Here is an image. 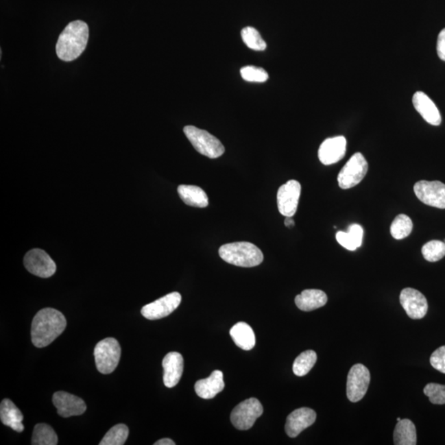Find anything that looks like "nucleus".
I'll use <instances>...</instances> for the list:
<instances>
[{
    "label": "nucleus",
    "mask_w": 445,
    "mask_h": 445,
    "mask_svg": "<svg viewBox=\"0 0 445 445\" xmlns=\"http://www.w3.org/2000/svg\"><path fill=\"white\" fill-rule=\"evenodd\" d=\"M67 321L58 310L47 308L36 314L32 324V341L43 348L56 340L67 328Z\"/></svg>",
    "instance_id": "f257e3e1"
},
{
    "label": "nucleus",
    "mask_w": 445,
    "mask_h": 445,
    "mask_svg": "<svg viewBox=\"0 0 445 445\" xmlns=\"http://www.w3.org/2000/svg\"><path fill=\"white\" fill-rule=\"evenodd\" d=\"M88 27L83 21L69 23L61 32L56 44V54L60 60L73 61L79 58L87 47Z\"/></svg>",
    "instance_id": "f03ea898"
},
{
    "label": "nucleus",
    "mask_w": 445,
    "mask_h": 445,
    "mask_svg": "<svg viewBox=\"0 0 445 445\" xmlns=\"http://www.w3.org/2000/svg\"><path fill=\"white\" fill-rule=\"evenodd\" d=\"M220 257L228 264L241 267H253L263 263V253L256 245L237 242L223 245L219 250Z\"/></svg>",
    "instance_id": "7ed1b4c3"
},
{
    "label": "nucleus",
    "mask_w": 445,
    "mask_h": 445,
    "mask_svg": "<svg viewBox=\"0 0 445 445\" xmlns=\"http://www.w3.org/2000/svg\"><path fill=\"white\" fill-rule=\"evenodd\" d=\"M183 132L195 150L208 158H217L222 156L226 151L222 143L206 130L187 125L183 129Z\"/></svg>",
    "instance_id": "20e7f679"
},
{
    "label": "nucleus",
    "mask_w": 445,
    "mask_h": 445,
    "mask_svg": "<svg viewBox=\"0 0 445 445\" xmlns=\"http://www.w3.org/2000/svg\"><path fill=\"white\" fill-rule=\"evenodd\" d=\"M121 349L117 339L108 337L97 343L95 349V364L101 374H109L119 364Z\"/></svg>",
    "instance_id": "39448f33"
},
{
    "label": "nucleus",
    "mask_w": 445,
    "mask_h": 445,
    "mask_svg": "<svg viewBox=\"0 0 445 445\" xmlns=\"http://www.w3.org/2000/svg\"><path fill=\"white\" fill-rule=\"evenodd\" d=\"M369 165L364 155L357 153L352 155L338 174L337 181L341 189H350L357 186L365 178Z\"/></svg>",
    "instance_id": "423d86ee"
},
{
    "label": "nucleus",
    "mask_w": 445,
    "mask_h": 445,
    "mask_svg": "<svg viewBox=\"0 0 445 445\" xmlns=\"http://www.w3.org/2000/svg\"><path fill=\"white\" fill-rule=\"evenodd\" d=\"M263 413V407L258 399L252 398L240 402L232 410L230 420L239 431H248Z\"/></svg>",
    "instance_id": "0eeeda50"
},
{
    "label": "nucleus",
    "mask_w": 445,
    "mask_h": 445,
    "mask_svg": "<svg viewBox=\"0 0 445 445\" xmlns=\"http://www.w3.org/2000/svg\"><path fill=\"white\" fill-rule=\"evenodd\" d=\"M370 373L362 364L352 366L347 376L346 395L351 402H358L364 398L369 389Z\"/></svg>",
    "instance_id": "6e6552de"
},
{
    "label": "nucleus",
    "mask_w": 445,
    "mask_h": 445,
    "mask_svg": "<svg viewBox=\"0 0 445 445\" xmlns=\"http://www.w3.org/2000/svg\"><path fill=\"white\" fill-rule=\"evenodd\" d=\"M414 193L424 205L445 209V184L439 181H419L414 186Z\"/></svg>",
    "instance_id": "1a4fd4ad"
},
{
    "label": "nucleus",
    "mask_w": 445,
    "mask_h": 445,
    "mask_svg": "<svg viewBox=\"0 0 445 445\" xmlns=\"http://www.w3.org/2000/svg\"><path fill=\"white\" fill-rule=\"evenodd\" d=\"M24 265L32 275L49 278L55 274L56 265L51 257L42 249H32L24 257Z\"/></svg>",
    "instance_id": "9d476101"
},
{
    "label": "nucleus",
    "mask_w": 445,
    "mask_h": 445,
    "mask_svg": "<svg viewBox=\"0 0 445 445\" xmlns=\"http://www.w3.org/2000/svg\"><path fill=\"white\" fill-rule=\"evenodd\" d=\"M182 302V296L178 292H173L144 306L141 314L147 320H158L167 317L178 308Z\"/></svg>",
    "instance_id": "9b49d317"
},
{
    "label": "nucleus",
    "mask_w": 445,
    "mask_h": 445,
    "mask_svg": "<svg viewBox=\"0 0 445 445\" xmlns=\"http://www.w3.org/2000/svg\"><path fill=\"white\" fill-rule=\"evenodd\" d=\"M301 194L300 183L291 180L281 186L277 193V206L280 213L285 217L296 215Z\"/></svg>",
    "instance_id": "f8f14e48"
},
{
    "label": "nucleus",
    "mask_w": 445,
    "mask_h": 445,
    "mask_svg": "<svg viewBox=\"0 0 445 445\" xmlns=\"http://www.w3.org/2000/svg\"><path fill=\"white\" fill-rule=\"evenodd\" d=\"M400 303L408 317L412 320H422L426 315L429 307L426 298L418 289L412 288L402 289L400 295Z\"/></svg>",
    "instance_id": "ddd939ff"
},
{
    "label": "nucleus",
    "mask_w": 445,
    "mask_h": 445,
    "mask_svg": "<svg viewBox=\"0 0 445 445\" xmlns=\"http://www.w3.org/2000/svg\"><path fill=\"white\" fill-rule=\"evenodd\" d=\"M52 402L58 414L64 418L83 415L87 410L83 399L67 392H56L53 395Z\"/></svg>",
    "instance_id": "4468645a"
},
{
    "label": "nucleus",
    "mask_w": 445,
    "mask_h": 445,
    "mask_svg": "<svg viewBox=\"0 0 445 445\" xmlns=\"http://www.w3.org/2000/svg\"><path fill=\"white\" fill-rule=\"evenodd\" d=\"M316 419V412L311 408H299L287 416L285 432L291 438H296L305 429L311 426Z\"/></svg>",
    "instance_id": "2eb2a0df"
},
{
    "label": "nucleus",
    "mask_w": 445,
    "mask_h": 445,
    "mask_svg": "<svg viewBox=\"0 0 445 445\" xmlns=\"http://www.w3.org/2000/svg\"><path fill=\"white\" fill-rule=\"evenodd\" d=\"M346 140L344 136L326 139L318 149V158L324 165H332L341 161L346 152Z\"/></svg>",
    "instance_id": "dca6fc26"
},
{
    "label": "nucleus",
    "mask_w": 445,
    "mask_h": 445,
    "mask_svg": "<svg viewBox=\"0 0 445 445\" xmlns=\"http://www.w3.org/2000/svg\"><path fill=\"white\" fill-rule=\"evenodd\" d=\"M162 365L165 370L163 383L167 387L171 389L178 385L182 376L183 367H184L182 355L178 352L167 354Z\"/></svg>",
    "instance_id": "f3484780"
},
{
    "label": "nucleus",
    "mask_w": 445,
    "mask_h": 445,
    "mask_svg": "<svg viewBox=\"0 0 445 445\" xmlns=\"http://www.w3.org/2000/svg\"><path fill=\"white\" fill-rule=\"evenodd\" d=\"M414 108L423 119L432 125H440L442 121L439 109L426 93L416 92L412 97Z\"/></svg>",
    "instance_id": "a211bd4d"
},
{
    "label": "nucleus",
    "mask_w": 445,
    "mask_h": 445,
    "mask_svg": "<svg viewBox=\"0 0 445 445\" xmlns=\"http://www.w3.org/2000/svg\"><path fill=\"white\" fill-rule=\"evenodd\" d=\"M224 374L222 371L215 370L209 378L201 379L195 383V391L200 398L212 399L224 389Z\"/></svg>",
    "instance_id": "6ab92c4d"
},
{
    "label": "nucleus",
    "mask_w": 445,
    "mask_h": 445,
    "mask_svg": "<svg viewBox=\"0 0 445 445\" xmlns=\"http://www.w3.org/2000/svg\"><path fill=\"white\" fill-rule=\"evenodd\" d=\"M0 419L3 424L12 430L19 433L24 431L23 415L10 399H3L0 405Z\"/></svg>",
    "instance_id": "aec40b11"
},
{
    "label": "nucleus",
    "mask_w": 445,
    "mask_h": 445,
    "mask_svg": "<svg viewBox=\"0 0 445 445\" xmlns=\"http://www.w3.org/2000/svg\"><path fill=\"white\" fill-rule=\"evenodd\" d=\"M328 296L320 289H305L296 297V304L302 311L310 312L326 305Z\"/></svg>",
    "instance_id": "412c9836"
},
{
    "label": "nucleus",
    "mask_w": 445,
    "mask_h": 445,
    "mask_svg": "<svg viewBox=\"0 0 445 445\" xmlns=\"http://www.w3.org/2000/svg\"><path fill=\"white\" fill-rule=\"evenodd\" d=\"M178 193L179 197L187 206L206 208L209 205V199L206 191L197 186H179Z\"/></svg>",
    "instance_id": "4be33fe9"
},
{
    "label": "nucleus",
    "mask_w": 445,
    "mask_h": 445,
    "mask_svg": "<svg viewBox=\"0 0 445 445\" xmlns=\"http://www.w3.org/2000/svg\"><path fill=\"white\" fill-rule=\"evenodd\" d=\"M230 333L232 341L242 350H250L256 345L255 333L246 322H238L232 326Z\"/></svg>",
    "instance_id": "5701e85b"
},
{
    "label": "nucleus",
    "mask_w": 445,
    "mask_h": 445,
    "mask_svg": "<svg viewBox=\"0 0 445 445\" xmlns=\"http://www.w3.org/2000/svg\"><path fill=\"white\" fill-rule=\"evenodd\" d=\"M416 430L413 422L408 419L400 420L395 427L394 441L396 445H416Z\"/></svg>",
    "instance_id": "b1692460"
},
{
    "label": "nucleus",
    "mask_w": 445,
    "mask_h": 445,
    "mask_svg": "<svg viewBox=\"0 0 445 445\" xmlns=\"http://www.w3.org/2000/svg\"><path fill=\"white\" fill-rule=\"evenodd\" d=\"M58 444V436L51 426L40 423L34 427L32 433V445H56Z\"/></svg>",
    "instance_id": "393cba45"
},
{
    "label": "nucleus",
    "mask_w": 445,
    "mask_h": 445,
    "mask_svg": "<svg viewBox=\"0 0 445 445\" xmlns=\"http://www.w3.org/2000/svg\"><path fill=\"white\" fill-rule=\"evenodd\" d=\"M317 357L315 351L308 350L301 353L293 364V372L296 376L303 377L310 372L316 364Z\"/></svg>",
    "instance_id": "a878e982"
},
{
    "label": "nucleus",
    "mask_w": 445,
    "mask_h": 445,
    "mask_svg": "<svg viewBox=\"0 0 445 445\" xmlns=\"http://www.w3.org/2000/svg\"><path fill=\"white\" fill-rule=\"evenodd\" d=\"M413 228L410 217L406 215H398L391 224L390 232L393 238L397 240L406 239L411 234Z\"/></svg>",
    "instance_id": "bb28decb"
},
{
    "label": "nucleus",
    "mask_w": 445,
    "mask_h": 445,
    "mask_svg": "<svg viewBox=\"0 0 445 445\" xmlns=\"http://www.w3.org/2000/svg\"><path fill=\"white\" fill-rule=\"evenodd\" d=\"M129 436V428L124 424H118L110 429L100 445H123Z\"/></svg>",
    "instance_id": "cd10ccee"
},
{
    "label": "nucleus",
    "mask_w": 445,
    "mask_h": 445,
    "mask_svg": "<svg viewBox=\"0 0 445 445\" xmlns=\"http://www.w3.org/2000/svg\"><path fill=\"white\" fill-rule=\"evenodd\" d=\"M422 252L424 259L436 263L445 256V243L439 240L430 241L424 245Z\"/></svg>",
    "instance_id": "c85d7f7f"
},
{
    "label": "nucleus",
    "mask_w": 445,
    "mask_h": 445,
    "mask_svg": "<svg viewBox=\"0 0 445 445\" xmlns=\"http://www.w3.org/2000/svg\"><path fill=\"white\" fill-rule=\"evenodd\" d=\"M241 35L245 45L252 50L264 51L267 48V43L255 28L245 27L241 32Z\"/></svg>",
    "instance_id": "c756f323"
},
{
    "label": "nucleus",
    "mask_w": 445,
    "mask_h": 445,
    "mask_svg": "<svg viewBox=\"0 0 445 445\" xmlns=\"http://www.w3.org/2000/svg\"><path fill=\"white\" fill-rule=\"evenodd\" d=\"M240 73L245 81L253 82V83H264L269 79L268 73L264 69L252 67V65L241 69Z\"/></svg>",
    "instance_id": "7c9ffc66"
},
{
    "label": "nucleus",
    "mask_w": 445,
    "mask_h": 445,
    "mask_svg": "<svg viewBox=\"0 0 445 445\" xmlns=\"http://www.w3.org/2000/svg\"><path fill=\"white\" fill-rule=\"evenodd\" d=\"M424 394L430 399V402L435 405L445 404V385L435 383H428L424 387Z\"/></svg>",
    "instance_id": "2f4dec72"
},
{
    "label": "nucleus",
    "mask_w": 445,
    "mask_h": 445,
    "mask_svg": "<svg viewBox=\"0 0 445 445\" xmlns=\"http://www.w3.org/2000/svg\"><path fill=\"white\" fill-rule=\"evenodd\" d=\"M430 362L433 368L445 374V346H440L433 352Z\"/></svg>",
    "instance_id": "473e14b6"
},
{
    "label": "nucleus",
    "mask_w": 445,
    "mask_h": 445,
    "mask_svg": "<svg viewBox=\"0 0 445 445\" xmlns=\"http://www.w3.org/2000/svg\"><path fill=\"white\" fill-rule=\"evenodd\" d=\"M336 239L339 244L341 245L347 250L355 251L358 248L348 232L339 231L336 234Z\"/></svg>",
    "instance_id": "72a5a7b5"
},
{
    "label": "nucleus",
    "mask_w": 445,
    "mask_h": 445,
    "mask_svg": "<svg viewBox=\"0 0 445 445\" xmlns=\"http://www.w3.org/2000/svg\"><path fill=\"white\" fill-rule=\"evenodd\" d=\"M348 232L357 248H360L362 245L363 235H364L363 228L357 224H351L348 228Z\"/></svg>",
    "instance_id": "f704fd0d"
},
{
    "label": "nucleus",
    "mask_w": 445,
    "mask_h": 445,
    "mask_svg": "<svg viewBox=\"0 0 445 445\" xmlns=\"http://www.w3.org/2000/svg\"><path fill=\"white\" fill-rule=\"evenodd\" d=\"M436 48L440 59L445 61V28L440 32Z\"/></svg>",
    "instance_id": "c9c22d12"
},
{
    "label": "nucleus",
    "mask_w": 445,
    "mask_h": 445,
    "mask_svg": "<svg viewBox=\"0 0 445 445\" xmlns=\"http://www.w3.org/2000/svg\"><path fill=\"white\" fill-rule=\"evenodd\" d=\"M175 442H173V440H171L170 439H162L159 440L157 441V442L154 443V445H175Z\"/></svg>",
    "instance_id": "e433bc0d"
},
{
    "label": "nucleus",
    "mask_w": 445,
    "mask_h": 445,
    "mask_svg": "<svg viewBox=\"0 0 445 445\" xmlns=\"http://www.w3.org/2000/svg\"><path fill=\"white\" fill-rule=\"evenodd\" d=\"M285 226H287V228H292L295 226V221H293V219L292 217H287L285 219Z\"/></svg>",
    "instance_id": "4c0bfd02"
},
{
    "label": "nucleus",
    "mask_w": 445,
    "mask_h": 445,
    "mask_svg": "<svg viewBox=\"0 0 445 445\" xmlns=\"http://www.w3.org/2000/svg\"><path fill=\"white\" fill-rule=\"evenodd\" d=\"M397 420H398V422H400V420H401V418H398L397 419Z\"/></svg>",
    "instance_id": "58836bf2"
}]
</instances>
